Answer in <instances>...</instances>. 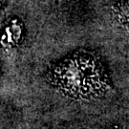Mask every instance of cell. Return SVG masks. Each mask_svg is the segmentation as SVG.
<instances>
[{
  "mask_svg": "<svg viewBox=\"0 0 129 129\" xmlns=\"http://www.w3.org/2000/svg\"><path fill=\"white\" fill-rule=\"evenodd\" d=\"M53 78L57 87L73 97H97L109 87L102 65L89 55L65 59L54 69Z\"/></svg>",
  "mask_w": 129,
  "mask_h": 129,
  "instance_id": "6da1fadb",
  "label": "cell"
},
{
  "mask_svg": "<svg viewBox=\"0 0 129 129\" xmlns=\"http://www.w3.org/2000/svg\"><path fill=\"white\" fill-rule=\"evenodd\" d=\"M21 30V27L19 26L18 24L12 22V24L10 23L7 27L4 29V33L2 34L1 37V42L2 44H4L5 46L7 45H14L16 44L18 39L20 38L21 34H14L16 31Z\"/></svg>",
  "mask_w": 129,
  "mask_h": 129,
  "instance_id": "7a4b0ae2",
  "label": "cell"
},
{
  "mask_svg": "<svg viewBox=\"0 0 129 129\" xmlns=\"http://www.w3.org/2000/svg\"><path fill=\"white\" fill-rule=\"evenodd\" d=\"M116 12V16L117 19L119 20V22L123 25H127V20H128V9L126 6H118L117 9L115 10Z\"/></svg>",
  "mask_w": 129,
  "mask_h": 129,
  "instance_id": "3957f363",
  "label": "cell"
}]
</instances>
